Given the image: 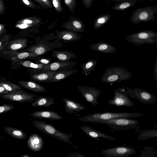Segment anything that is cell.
<instances>
[{
    "mask_svg": "<svg viewBox=\"0 0 157 157\" xmlns=\"http://www.w3.org/2000/svg\"><path fill=\"white\" fill-rule=\"evenodd\" d=\"M157 137V130H144L137 136L139 140H145L151 138Z\"/></svg>",
    "mask_w": 157,
    "mask_h": 157,
    "instance_id": "32",
    "label": "cell"
},
{
    "mask_svg": "<svg viewBox=\"0 0 157 157\" xmlns=\"http://www.w3.org/2000/svg\"><path fill=\"white\" fill-rule=\"evenodd\" d=\"M58 72L57 71H47L32 74L30 76V81L40 82H48L51 78Z\"/></svg>",
    "mask_w": 157,
    "mask_h": 157,
    "instance_id": "20",
    "label": "cell"
},
{
    "mask_svg": "<svg viewBox=\"0 0 157 157\" xmlns=\"http://www.w3.org/2000/svg\"><path fill=\"white\" fill-rule=\"evenodd\" d=\"M0 85L3 86L8 92L9 93L16 92L22 90L20 85L7 81L1 82Z\"/></svg>",
    "mask_w": 157,
    "mask_h": 157,
    "instance_id": "33",
    "label": "cell"
},
{
    "mask_svg": "<svg viewBox=\"0 0 157 157\" xmlns=\"http://www.w3.org/2000/svg\"><path fill=\"white\" fill-rule=\"evenodd\" d=\"M52 5L56 11L58 13H61L63 9L61 4L60 0H52Z\"/></svg>",
    "mask_w": 157,
    "mask_h": 157,
    "instance_id": "39",
    "label": "cell"
},
{
    "mask_svg": "<svg viewBox=\"0 0 157 157\" xmlns=\"http://www.w3.org/2000/svg\"><path fill=\"white\" fill-rule=\"evenodd\" d=\"M72 155L70 156L71 157H84L85 156L83 155L82 154L77 153V152H74L72 153H70V155Z\"/></svg>",
    "mask_w": 157,
    "mask_h": 157,
    "instance_id": "48",
    "label": "cell"
},
{
    "mask_svg": "<svg viewBox=\"0 0 157 157\" xmlns=\"http://www.w3.org/2000/svg\"><path fill=\"white\" fill-rule=\"evenodd\" d=\"M157 12V6L139 7L133 11L131 16L130 20L134 24L153 21L155 19V14Z\"/></svg>",
    "mask_w": 157,
    "mask_h": 157,
    "instance_id": "5",
    "label": "cell"
},
{
    "mask_svg": "<svg viewBox=\"0 0 157 157\" xmlns=\"http://www.w3.org/2000/svg\"><path fill=\"white\" fill-rule=\"evenodd\" d=\"M126 88L129 96L137 99L143 103L155 104L157 100L154 95L144 90L138 88L132 89L129 87H126Z\"/></svg>",
    "mask_w": 157,
    "mask_h": 157,
    "instance_id": "7",
    "label": "cell"
},
{
    "mask_svg": "<svg viewBox=\"0 0 157 157\" xmlns=\"http://www.w3.org/2000/svg\"><path fill=\"white\" fill-rule=\"evenodd\" d=\"M28 40L25 39H18L11 41L8 48L11 51H17L21 50L27 46Z\"/></svg>",
    "mask_w": 157,
    "mask_h": 157,
    "instance_id": "27",
    "label": "cell"
},
{
    "mask_svg": "<svg viewBox=\"0 0 157 157\" xmlns=\"http://www.w3.org/2000/svg\"><path fill=\"white\" fill-rule=\"evenodd\" d=\"M95 123L105 124L115 130L126 131L134 128L139 123L137 119L128 118H118L107 120L96 121Z\"/></svg>",
    "mask_w": 157,
    "mask_h": 157,
    "instance_id": "6",
    "label": "cell"
},
{
    "mask_svg": "<svg viewBox=\"0 0 157 157\" xmlns=\"http://www.w3.org/2000/svg\"><path fill=\"white\" fill-rule=\"evenodd\" d=\"M58 35L59 39L67 42L78 40L82 37L80 34L69 30L59 32Z\"/></svg>",
    "mask_w": 157,
    "mask_h": 157,
    "instance_id": "22",
    "label": "cell"
},
{
    "mask_svg": "<svg viewBox=\"0 0 157 157\" xmlns=\"http://www.w3.org/2000/svg\"><path fill=\"white\" fill-rule=\"evenodd\" d=\"M52 56L61 61H69L77 57V56L73 52L67 50L63 51L54 50Z\"/></svg>",
    "mask_w": 157,
    "mask_h": 157,
    "instance_id": "24",
    "label": "cell"
},
{
    "mask_svg": "<svg viewBox=\"0 0 157 157\" xmlns=\"http://www.w3.org/2000/svg\"><path fill=\"white\" fill-rule=\"evenodd\" d=\"M66 6L73 14L77 5L76 0H64Z\"/></svg>",
    "mask_w": 157,
    "mask_h": 157,
    "instance_id": "36",
    "label": "cell"
},
{
    "mask_svg": "<svg viewBox=\"0 0 157 157\" xmlns=\"http://www.w3.org/2000/svg\"><path fill=\"white\" fill-rule=\"evenodd\" d=\"M136 153L134 147L125 145L105 149L101 152L107 157H127Z\"/></svg>",
    "mask_w": 157,
    "mask_h": 157,
    "instance_id": "10",
    "label": "cell"
},
{
    "mask_svg": "<svg viewBox=\"0 0 157 157\" xmlns=\"http://www.w3.org/2000/svg\"><path fill=\"white\" fill-rule=\"evenodd\" d=\"M17 63L25 67L40 69L43 68L46 65L35 63L29 60H21L18 62Z\"/></svg>",
    "mask_w": 157,
    "mask_h": 157,
    "instance_id": "35",
    "label": "cell"
},
{
    "mask_svg": "<svg viewBox=\"0 0 157 157\" xmlns=\"http://www.w3.org/2000/svg\"><path fill=\"white\" fill-rule=\"evenodd\" d=\"M84 5L86 9L90 7L94 0H82Z\"/></svg>",
    "mask_w": 157,
    "mask_h": 157,
    "instance_id": "41",
    "label": "cell"
},
{
    "mask_svg": "<svg viewBox=\"0 0 157 157\" xmlns=\"http://www.w3.org/2000/svg\"><path fill=\"white\" fill-rule=\"evenodd\" d=\"M79 128L89 137L97 140H99L100 138H103L111 140H116L115 138L94 129L87 125L82 126Z\"/></svg>",
    "mask_w": 157,
    "mask_h": 157,
    "instance_id": "14",
    "label": "cell"
},
{
    "mask_svg": "<svg viewBox=\"0 0 157 157\" xmlns=\"http://www.w3.org/2000/svg\"><path fill=\"white\" fill-rule=\"evenodd\" d=\"M5 29V25L3 24H0V34L1 35L4 32Z\"/></svg>",
    "mask_w": 157,
    "mask_h": 157,
    "instance_id": "49",
    "label": "cell"
},
{
    "mask_svg": "<svg viewBox=\"0 0 157 157\" xmlns=\"http://www.w3.org/2000/svg\"><path fill=\"white\" fill-rule=\"evenodd\" d=\"M77 64V62L73 61L55 62L46 65L42 69L33 68L32 70L35 73L47 71H57L59 72L67 69H72Z\"/></svg>",
    "mask_w": 157,
    "mask_h": 157,
    "instance_id": "11",
    "label": "cell"
},
{
    "mask_svg": "<svg viewBox=\"0 0 157 157\" xmlns=\"http://www.w3.org/2000/svg\"><path fill=\"white\" fill-rule=\"evenodd\" d=\"M21 157H30V156L29 155L25 154L21 156Z\"/></svg>",
    "mask_w": 157,
    "mask_h": 157,
    "instance_id": "51",
    "label": "cell"
},
{
    "mask_svg": "<svg viewBox=\"0 0 157 157\" xmlns=\"http://www.w3.org/2000/svg\"><path fill=\"white\" fill-rule=\"evenodd\" d=\"M37 3L44 10H47L48 8L44 4L41 0H32Z\"/></svg>",
    "mask_w": 157,
    "mask_h": 157,
    "instance_id": "44",
    "label": "cell"
},
{
    "mask_svg": "<svg viewBox=\"0 0 157 157\" xmlns=\"http://www.w3.org/2000/svg\"><path fill=\"white\" fill-rule=\"evenodd\" d=\"M78 91L80 92L86 101L94 106L99 104L98 98L101 94L100 90L93 87L78 85L76 87Z\"/></svg>",
    "mask_w": 157,
    "mask_h": 157,
    "instance_id": "12",
    "label": "cell"
},
{
    "mask_svg": "<svg viewBox=\"0 0 157 157\" xmlns=\"http://www.w3.org/2000/svg\"><path fill=\"white\" fill-rule=\"evenodd\" d=\"M153 77L155 79L156 82L157 84V58L154 64Z\"/></svg>",
    "mask_w": 157,
    "mask_h": 157,
    "instance_id": "45",
    "label": "cell"
},
{
    "mask_svg": "<svg viewBox=\"0 0 157 157\" xmlns=\"http://www.w3.org/2000/svg\"><path fill=\"white\" fill-rule=\"evenodd\" d=\"M41 21V19L39 17H32L24 18L18 20L16 24H26L34 26L38 24Z\"/></svg>",
    "mask_w": 157,
    "mask_h": 157,
    "instance_id": "34",
    "label": "cell"
},
{
    "mask_svg": "<svg viewBox=\"0 0 157 157\" xmlns=\"http://www.w3.org/2000/svg\"><path fill=\"white\" fill-rule=\"evenodd\" d=\"M3 128L7 133L14 138L23 140L27 137L25 132L20 129L8 126L3 127Z\"/></svg>",
    "mask_w": 157,
    "mask_h": 157,
    "instance_id": "25",
    "label": "cell"
},
{
    "mask_svg": "<svg viewBox=\"0 0 157 157\" xmlns=\"http://www.w3.org/2000/svg\"><path fill=\"white\" fill-rule=\"evenodd\" d=\"M9 93L2 86L0 85V95L5 94Z\"/></svg>",
    "mask_w": 157,
    "mask_h": 157,
    "instance_id": "47",
    "label": "cell"
},
{
    "mask_svg": "<svg viewBox=\"0 0 157 157\" xmlns=\"http://www.w3.org/2000/svg\"><path fill=\"white\" fill-rule=\"evenodd\" d=\"M6 10L5 4L3 0H0V14H4Z\"/></svg>",
    "mask_w": 157,
    "mask_h": 157,
    "instance_id": "42",
    "label": "cell"
},
{
    "mask_svg": "<svg viewBox=\"0 0 157 157\" xmlns=\"http://www.w3.org/2000/svg\"><path fill=\"white\" fill-rule=\"evenodd\" d=\"M143 114L137 113L104 112L96 113L79 117L78 119L85 122L94 123L96 121L107 120L118 118H135L142 116Z\"/></svg>",
    "mask_w": 157,
    "mask_h": 157,
    "instance_id": "1",
    "label": "cell"
},
{
    "mask_svg": "<svg viewBox=\"0 0 157 157\" xmlns=\"http://www.w3.org/2000/svg\"><path fill=\"white\" fill-rule=\"evenodd\" d=\"M14 105L13 104H4L0 106V114L5 113L14 109Z\"/></svg>",
    "mask_w": 157,
    "mask_h": 157,
    "instance_id": "38",
    "label": "cell"
},
{
    "mask_svg": "<svg viewBox=\"0 0 157 157\" xmlns=\"http://www.w3.org/2000/svg\"><path fill=\"white\" fill-rule=\"evenodd\" d=\"M22 4L26 6L33 9H39L41 8L40 6L36 5L32 0H20Z\"/></svg>",
    "mask_w": 157,
    "mask_h": 157,
    "instance_id": "37",
    "label": "cell"
},
{
    "mask_svg": "<svg viewBox=\"0 0 157 157\" xmlns=\"http://www.w3.org/2000/svg\"><path fill=\"white\" fill-rule=\"evenodd\" d=\"M22 87L30 90L38 92H45L47 89L42 85L31 81H20L18 82Z\"/></svg>",
    "mask_w": 157,
    "mask_h": 157,
    "instance_id": "21",
    "label": "cell"
},
{
    "mask_svg": "<svg viewBox=\"0 0 157 157\" xmlns=\"http://www.w3.org/2000/svg\"><path fill=\"white\" fill-rule=\"evenodd\" d=\"M28 147L36 152L41 151L44 146V141L41 136L36 133H31L27 142Z\"/></svg>",
    "mask_w": 157,
    "mask_h": 157,
    "instance_id": "15",
    "label": "cell"
},
{
    "mask_svg": "<svg viewBox=\"0 0 157 157\" xmlns=\"http://www.w3.org/2000/svg\"><path fill=\"white\" fill-rule=\"evenodd\" d=\"M97 63V61L95 59H89L85 63L80 64V67L82 69L83 75H87L90 72L94 69Z\"/></svg>",
    "mask_w": 157,
    "mask_h": 157,
    "instance_id": "30",
    "label": "cell"
},
{
    "mask_svg": "<svg viewBox=\"0 0 157 157\" xmlns=\"http://www.w3.org/2000/svg\"><path fill=\"white\" fill-rule=\"evenodd\" d=\"M78 72V70L72 68L58 72L51 78L48 82H55L60 81L67 78L73 74Z\"/></svg>",
    "mask_w": 157,
    "mask_h": 157,
    "instance_id": "26",
    "label": "cell"
},
{
    "mask_svg": "<svg viewBox=\"0 0 157 157\" xmlns=\"http://www.w3.org/2000/svg\"><path fill=\"white\" fill-rule=\"evenodd\" d=\"M62 27L75 33H83L85 30V25L81 19L71 16L69 20L63 23Z\"/></svg>",
    "mask_w": 157,
    "mask_h": 157,
    "instance_id": "13",
    "label": "cell"
},
{
    "mask_svg": "<svg viewBox=\"0 0 157 157\" xmlns=\"http://www.w3.org/2000/svg\"><path fill=\"white\" fill-rule=\"evenodd\" d=\"M29 115L34 118L53 120H58L63 118L57 113L51 111L36 110Z\"/></svg>",
    "mask_w": 157,
    "mask_h": 157,
    "instance_id": "16",
    "label": "cell"
},
{
    "mask_svg": "<svg viewBox=\"0 0 157 157\" xmlns=\"http://www.w3.org/2000/svg\"><path fill=\"white\" fill-rule=\"evenodd\" d=\"M0 97L9 101L17 102L19 103L32 102L38 96L25 91L22 90L0 95Z\"/></svg>",
    "mask_w": 157,
    "mask_h": 157,
    "instance_id": "9",
    "label": "cell"
},
{
    "mask_svg": "<svg viewBox=\"0 0 157 157\" xmlns=\"http://www.w3.org/2000/svg\"><path fill=\"white\" fill-rule=\"evenodd\" d=\"M44 4L48 8H52L53 7L50 0H41Z\"/></svg>",
    "mask_w": 157,
    "mask_h": 157,
    "instance_id": "46",
    "label": "cell"
},
{
    "mask_svg": "<svg viewBox=\"0 0 157 157\" xmlns=\"http://www.w3.org/2000/svg\"><path fill=\"white\" fill-rule=\"evenodd\" d=\"M132 77V73L121 67H110L106 68L101 78L102 82L112 84L128 80Z\"/></svg>",
    "mask_w": 157,
    "mask_h": 157,
    "instance_id": "2",
    "label": "cell"
},
{
    "mask_svg": "<svg viewBox=\"0 0 157 157\" xmlns=\"http://www.w3.org/2000/svg\"><path fill=\"white\" fill-rule=\"evenodd\" d=\"M32 26H33L32 25L24 23L16 24L15 25L16 28L20 29H25Z\"/></svg>",
    "mask_w": 157,
    "mask_h": 157,
    "instance_id": "43",
    "label": "cell"
},
{
    "mask_svg": "<svg viewBox=\"0 0 157 157\" xmlns=\"http://www.w3.org/2000/svg\"><path fill=\"white\" fill-rule=\"evenodd\" d=\"M113 99H109L108 102L111 105L117 107L126 106L132 107L134 104L129 98L127 90L122 88H118L115 90Z\"/></svg>",
    "mask_w": 157,
    "mask_h": 157,
    "instance_id": "8",
    "label": "cell"
},
{
    "mask_svg": "<svg viewBox=\"0 0 157 157\" xmlns=\"http://www.w3.org/2000/svg\"><path fill=\"white\" fill-rule=\"evenodd\" d=\"M90 48L94 51L106 53H112L117 50L114 46L105 42L92 44L90 46Z\"/></svg>",
    "mask_w": 157,
    "mask_h": 157,
    "instance_id": "18",
    "label": "cell"
},
{
    "mask_svg": "<svg viewBox=\"0 0 157 157\" xmlns=\"http://www.w3.org/2000/svg\"><path fill=\"white\" fill-rule=\"evenodd\" d=\"M5 52L9 54L14 62H17L23 59L36 58L39 56L33 52H17L9 51H6Z\"/></svg>",
    "mask_w": 157,
    "mask_h": 157,
    "instance_id": "19",
    "label": "cell"
},
{
    "mask_svg": "<svg viewBox=\"0 0 157 157\" xmlns=\"http://www.w3.org/2000/svg\"><path fill=\"white\" fill-rule=\"evenodd\" d=\"M138 1L136 0L123 1L114 5L112 8L117 10H124L134 6Z\"/></svg>",
    "mask_w": 157,
    "mask_h": 157,
    "instance_id": "29",
    "label": "cell"
},
{
    "mask_svg": "<svg viewBox=\"0 0 157 157\" xmlns=\"http://www.w3.org/2000/svg\"><path fill=\"white\" fill-rule=\"evenodd\" d=\"M34 101L31 104L32 107H49L55 103L53 98L42 96L37 97Z\"/></svg>",
    "mask_w": 157,
    "mask_h": 157,
    "instance_id": "23",
    "label": "cell"
},
{
    "mask_svg": "<svg viewBox=\"0 0 157 157\" xmlns=\"http://www.w3.org/2000/svg\"><path fill=\"white\" fill-rule=\"evenodd\" d=\"M63 104L66 112L69 113L76 114V112H79L87 108V107L71 99L63 98Z\"/></svg>",
    "mask_w": 157,
    "mask_h": 157,
    "instance_id": "17",
    "label": "cell"
},
{
    "mask_svg": "<svg viewBox=\"0 0 157 157\" xmlns=\"http://www.w3.org/2000/svg\"><path fill=\"white\" fill-rule=\"evenodd\" d=\"M51 63V60L50 59L45 58H38L36 61V63L38 64L46 65Z\"/></svg>",
    "mask_w": 157,
    "mask_h": 157,
    "instance_id": "40",
    "label": "cell"
},
{
    "mask_svg": "<svg viewBox=\"0 0 157 157\" xmlns=\"http://www.w3.org/2000/svg\"><path fill=\"white\" fill-rule=\"evenodd\" d=\"M49 48L46 44L40 43L32 46L25 51L34 53L37 55L40 56L44 54L50 50Z\"/></svg>",
    "mask_w": 157,
    "mask_h": 157,
    "instance_id": "28",
    "label": "cell"
},
{
    "mask_svg": "<svg viewBox=\"0 0 157 157\" xmlns=\"http://www.w3.org/2000/svg\"><path fill=\"white\" fill-rule=\"evenodd\" d=\"M154 126L156 128H157V125H154Z\"/></svg>",
    "mask_w": 157,
    "mask_h": 157,
    "instance_id": "52",
    "label": "cell"
},
{
    "mask_svg": "<svg viewBox=\"0 0 157 157\" xmlns=\"http://www.w3.org/2000/svg\"><path fill=\"white\" fill-rule=\"evenodd\" d=\"M111 15L109 14H104L97 17L94 21L93 28L98 29L106 23L109 20Z\"/></svg>",
    "mask_w": 157,
    "mask_h": 157,
    "instance_id": "31",
    "label": "cell"
},
{
    "mask_svg": "<svg viewBox=\"0 0 157 157\" xmlns=\"http://www.w3.org/2000/svg\"><path fill=\"white\" fill-rule=\"evenodd\" d=\"M113 2H121L123 1H124V0H112ZM137 0L138 1H155L156 0Z\"/></svg>",
    "mask_w": 157,
    "mask_h": 157,
    "instance_id": "50",
    "label": "cell"
},
{
    "mask_svg": "<svg viewBox=\"0 0 157 157\" xmlns=\"http://www.w3.org/2000/svg\"><path fill=\"white\" fill-rule=\"evenodd\" d=\"M32 122L34 127L39 131L64 142L73 144L70 138L74 136L71 133L68 134L60 132L53 124H48L44 121L34 120Z\"/></svg>",
    "mask_w": 157,
    "mask_h": 157,
    "instance_id": "3",
    "label": "cell"
},
{
    "mask_svg": "<svg viewBox=\"0 0 157 157\" xmlns=\"http://www.w3.org/2000/svg\"><path fill=\"white\" fill-rule=\"evenodd\" d=\"M126 41L139 46L145 44L157 43V33L148 30L131 34L125 38Z\"/></svg>",
    "mask_w": 157,
    "mask_h": 157,
    "instance_id": "4",
    "label": "cell"
}]
</instances>
